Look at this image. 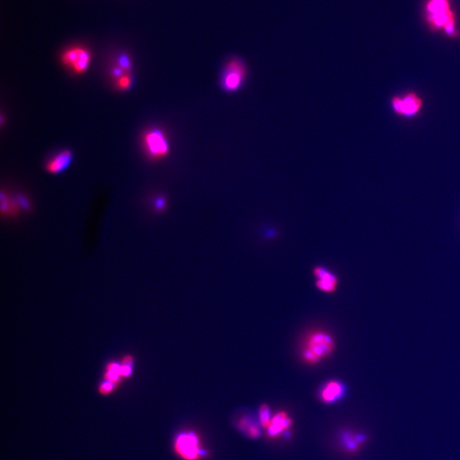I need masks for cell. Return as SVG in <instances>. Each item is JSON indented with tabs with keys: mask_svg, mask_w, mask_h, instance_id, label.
Listing matches in <instances>:
<instances>
[{
	"mask_svg": "<svg viewBox=\"0 0 460 460\" xmlns=\"http://www.w3.org/2000/svg\"><path fill=\"white\" fill-rule=\"evenodd\" d=\"M336 350L335 337L323 329L307 332L302 340L300 358L305 364L315 366L327 359Z\"/></svg>",
	"mask_w": 460,
	"mask_h": 460,
	"instance_id": "1",
	"label": "cell"
},
{
	"mask_svg": "<svg viewBox=\"0 0 460 460\" xmlns=\"http://www.w3.org/2000/svg\"><path fill=\"white\" fill-rule=\"evenodd\" d=\"M425 17L432 30L443 31L451 38L458 37L459 31L456 27V17L450 0H428Z\"/></svg>",
	"mask_w": 460,
	"mask_h": 460,
	"instance_id": "2",
	"label": "cell"
},
{
	"mask_svg": "<svg viewBox=\"0 0 460 460\" xmlns=\"http://www.w3.org/2000/svg\"><path fill=\"white\" fill-rule=\"evenodd\" d=\"M247 69L244 61L232 58L225 63L220 76V86L226 92H236L247 80Z\"/></svg>",
	"mask_w": 460,
	"mask_h": 460,
	"instance_id": "3",
	"label": "cell"
},
{
	"mask_svg": "<svg viewBox=\"0 0 460 460\" xmlns=\"http://www.w3.org/2000/svg\"><path fill=\"white\" fill-rule=\"evenodd\" d=\"M173 447L176 453L184 460H200L206 455L199 436L191 430L178 433L174 440Z\"/></svg>",
	"mask_w": 460,
	"mask_h": 460,
	"instance_id": "4",
	"label": "cell"
},
{
	"mask_svg": "<svg viewBox=\"0 0 460 460\" xmlns=\"http://www.w3.org/2000/svg\"><path fill=\"white\" fill-rule=\"evenodd\" d=\"M390 103L394 112L405 118H413L416 116L424 107V100L414 91L393 96Z\"/></svg>",
	"mask_w": 460,
	"mask_h": 460,
	"instance_id": "5",
	"label": "cell"
},
{
	"mask_svg": "<svg viewBox=\"0 0 460 460\" xmlns=\"http://www.w3.org/2000/svg\"><path fill=\"white\" fill-rule=\"evenodd\" d=\"M91 53L84 46H73L62 54L61 60L64 66L77 74L87 71L91 62Z\"/></svg>",
	"mask_w": 460,
	"mask_h": 460,
	"instance_id": "6",
	"label": "cell"
},
{
	"mask_svg": "<svg viewBox=\"0 0 460 460\" xmlns=\"http://www.w3.org/2000/svg\"><path fill=\"white\" fill-rule=\"evenodd\" d=\"M143 144L153 159H162L170 152V144L164 132L159 129L151 130L144 135Z\"/></svg>",
	"mask_w": 460,
	"mask_h": 460,
	"instance_id": "7",
	"label": "cell"
},
{
	"mask_svg": "<svg viewBox=\"0 0 460 460\" xmlns=\"http://www.w3.org/2000/svg\"><path fill=\"white\" fill-rule=\"evenodd\" d=\"M313 275L315 276V286L318 290L324 293H333L337 290L338 285V278L337 275L323 266H316L313 269Z\"/></svg>",
	"mask_w": 460,
	"mask_h": 460,
	"instance_id": "8",
	"label": "cell"
},
{
	"mask_svg": "<svg viewBox=\"0 0 460 460\" xmlns=\"http://www.w3.org/2000/svg\"><path fill=\"white\" fill-rule=\"evenodd\" d=\"M346 393V387L341 381L331 379L324 383L320 389V399L326 404L341 400Z\"/></svg>",
	"mask_w": 460,
	"mask_h": 460,
	"instance_id": "9",
	"label": "cell"
},
{
	"mask_svg": "<svg viewBox=\"0 0 460 460\" xmlns=\"http://www.w3.org/2000/svg\"><path fill=\"white\" fill-rule=\"evenodd\" d=\"M292 419L289 418L286 413L280 412L275 414L269 422V425L266 428L268 436L274 438L280 434L285 432L288 428L292 425Z\"/></svg>",
	"mask_w": 460,
	"mask_h": 460,
	"instance_id": "10",
	"label": "cell"
},
{
	"mask_svg": "<svg viewBox=\"0 0 460 460\" xmlns=\"http://www.w3.org/2000/svg\"><path fill=\"white\" fill-rule=\"evenodd\" d=\"M72 161V153L69 150L62 151L46 164L48 172L58 174L69 167Z\"/></svg>",
	"mask_w": 460,
	"mask_h": 460,
	"instance_id": "11",
	"label": "cell"
},
{
	"mask_svg": "<svg viewBox=\"0 0 460 460\" xmlns=\"http://www.w3.org/2000/svg\"><path fill=\"white\" fill-rule=\"evenodd\" d=\"M342 440H343V445H344V447H346V449L350 452H356L361 445H362L364 441H367V437L363 434L354 435L351 433H348V434H345L342 437Z\"/></svg>",
	"mask_w": 460,
	"mask_h": 460,
	"instance_id": "12",
	"label": "cell"
},
{
	"mask_svg": "<svg viewBox=\"0 0 460 460\" xmlns=\"http://www.w3.org/2000/svg\"><path fill=\"white\" fill-rule=\"evenodd\" d=\"M238 425L240 429L243 430L251 438H257L260 435V430L258 425L253 424L251 419H248L247 417L240 419Z\"/></svg>",
	"mask_w": 460,
	"mask_h": 460,
	"instance_id": "13",
	"label": "cell"
},
{
	"mask_svg": "<svg viewBox=\"0 0 460 460\" xmlns=\"http://www.w3.org/2000/svg\"><path fill=\"white\" fill-rule=\"evenodd\" d=\"M118 386L119 385H117L116 383H112L111 381L102 379L101 381V383H99L98 393L101 395L106 396V395L112 394V392L117 389Z\"/></svg>",
	"mask_w": 460,
	"mask_h": 460,
	"instance_id": "14",
	"label": "cell"
},
{
	"mask_svg": "<svg viewBox=\"0 0 460 460\" xmlns=\"http://www.w3.org/2000/svg\"><path fill=\"white\" fill-rule=\"evenodd\" d=\"M259 419H260L261 425L263 427L267 428L269 425V422L271 420L270 418V411L268 406L263 405L259 410Z\"/></svg>",
	"mask_w": 460,
	"mask_h": 460,
	"instance_id": "15",
	"label": "cell"
},
{
	"mask_svg": "<svg viewBox=\"0 0 460 460\" xmlns=\"http://www.w3.org/2000/svg\"><path fill=\"white\" fill-rule=\"evenodd\" d=\"M132 85V79L128 75H123L117 80V87L121 91L128 90Z\"/></svg>",
	"mask_w": 460,
	"mask_h": 460,
	"instance_id": "16",
	"label": "cell"
},
{
	"mask_svg": "<svg viewBox=\"0 0 460 460\" xmlns=\"http://www.w3.org/2000/svg\"><path fill=\"white\" fill-rule=\"evenodd\" d=\"M118 64L119 67L123 69L124 71H129L132 67L131 59L126 55H122L119 58Z\"/></svg>",
	"mask_w": 460,
	"mask_h": 460,
	"instance_id": "17",
	"label": "cell"
},
{
	"mask_svg": "<svg viewBox=\"0 0 460 460\" xmlns=\"http://www.w3.org/2000/svg\"><path fill=\"white\" fill-rule=\"evenodd\" d=\"M165 206H166V201L164 198L157 199L155 201V208L157 209V211H163L165 208Z\"/></svg>",
	"mask_w": 460,
	"mask_h": 460,
	"instance_id": "18",
	"label": "cell"
},
{
	"mask_svg": "<svg viewBox=\"0 0 460 460\" xmlns=\"http://www.w3.org/2000/svg\"><path fill=\"white\" fill-rule=\"evenodd\" d=\"M124 72L125 71H124L123 69H121L120 67H115L112 70V76L118 80L119 78H121V77L125 75V74H124Z\"/></svg>",
	"mask_w": 460,
	"mask_h": 460,
	"instance_id": "19",
	"label": "cell"
}]
</instances>
